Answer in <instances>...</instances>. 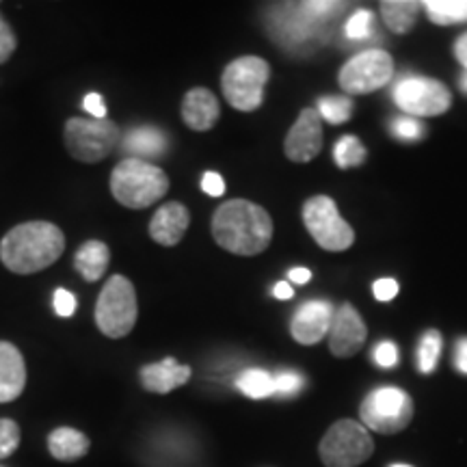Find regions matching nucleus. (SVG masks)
<instances>
[{
    "mask_svg": "<svg viewBox=\"0 0 467 467\" xmlns=\"http://www.w3.org/2000/svg\"><path fill=\"white\" fill-rule=\"evenodd\" d=\"M191 225V213L184 203L169 202L154 213L150 221L151 241L162 244V247H173L184 238Z\"/></svg>",
    "mask_w": 467,
    "mask_h": 467,
    "instance_id": "dca6fc26",
    "label": "nucleus"
},
{
    "mask_svg": "<svg viewBox=\"0 0 467 467\" xmlns=\"http://www.w3.org/2000/svg\"><path fill=\"white\" fill-rule=\"evenodd\" d=\"M394 100L405 113L418 117L441 115L452 104L446 85L433 78H420V76L402 78L394 89Z\"/></svg>",
    "mask_w": 467,
    "mask_h": 467,
    "instance_id": "9b49d317",
    "label": "nucleus"
},
{
    "mask_svg": "<svg viewBox=\"0 0 467 467\" xmlns=\"http://www.w3.org/2000/svg\"><path fill=\"white\" fill-rule=\"evenodd\" d=\"M87 113H91L93 119H107V104H104L100 93H89L83 100Z\"/></svg>",
    "mask_w": 467,
    "mask_h": 467,
    "instance_id": "e433bc0d",
    "label": "nucleus"
},
{
    "mask_svg": "<svg viewBox=\"0 0 467 467\" xmlns=\"http://www.w3.org/2000/svg\"><path fill=\"white\" fill-rule=\"evenodd\" d=\"M424 9L440 26L467 20V0H429L424 3Z\"/></svg>",
    "mask_w": 467,
    "mask_h": 467,
    "instance_id": "393cba45",
    "label": "nucleus"
},
{
    "mask_svg": "<svg viewBox=\"0 0 467 467\" xmlns=\"http://www.w3.org/2000/svg\"><path fill=\"white\" fill-rule=\"evenodd\" d=\"M375 361L381 368H394L399 364V348L394 342H381L375 348Z\"/></svg>",
    "mask_w": 467,
    "mask_h": 467,
    "instance_id": "72a5a7b5",
    "label": "nucleus"
},
{
    "mask_svg": "<svg viewBox=\"0 0 467 467\" xmlns=\"http://www.w3.org/2000/svg\"><path fill=\"white\" fill-rule=\"evenodd\" d=\"M26 385V364L11 342L0 340V402L20 399Z\"/></svg>",
    "mask_w": 467,
    "mask_h": 467,
    "instance_id": "f3484780",
    "label": "nucleus"
},
{
    "mask_svg": "<svg viewBox=\"0 0 467 467\" xmlns=\"http://www.w3.org/2000/svg\"><path fill=\"white\" fill-rule=\"evenodd\" d=\"M20 446V426L14 420H0V459H7Z\"/></svg>",
    "mask_w": 467,
    "mask_h": 467,
    "instance_id": "c85d7f7f",
    "label": "nucleus"
},
{
    "mask_svg": "<svg viewBox=\"0 0 467 467\" xmlns=\"http://www.w3.org/2000/svg\"><path fill=\"white\" fill-rule=\"evenodd\" d=\"M110 262V249L102 241H87L80 244L74 255L76 271L83 275L87 282H98L107 273Z\"/></svg>",
    "mask_w": 467,
    "mask_h": 467,
    "instance_id": "aec40b11",
    "label": "nucleus"
},
{
    "mask_svg": "<svg viewBox=\"0 0 467 467\" xmlns=\"http://www.w3.org/2000/svg\"><path fill=\"white\" fill-rule=\"evenodd\" d=\"M48 451L57 461L83 459L89 452V437L69 426H61L50 433Z\"/></svg>",
    "mask_w": 467,
    "mask_h": 467,
    "instance_id": "4be33fe9",
    "label": "nucleus"
},
{
    "mask_svg": "<svg viewBox=\"0 0 467 467\" xmlns=\"http://www.w3.org/2000/svg\"><path fill=\"white\" fill-rule=\"evenodd\" d=\"M372 290H375L377 301H392L399 295V282H394V279H379Z\"/></svg>",
    "mask_w": 467,
    "mask_h": 467,
    "instance_id": "4c0bfd02",
    "label": "nucleus"
},
{
    "mask_svg": "<svg viewBox=\"0 0 467 467\" xmlns=\"http://www.w3.org/2000/svg\"><path fill=\"white\" fill-rule=\"evenodd\" d=\"M334 159L337 162V167H342V169L358 167L366 159V150H364V145L359 143L358 137H342L340 141L336 143Z\"/></svg>",
    "mask_w": 467,
    "mask_h": 467,
    "instance_id": "cd10ccee",
    "label": "nucleus"
},
{
    "mask_svg": "<svg viewBox=\"0 0 467 467\" xmlns=\"http://www.w3.org/2000/svg\"><path fill=\"white\" fill-rule=\"evenodd\" d=\"M348 39L358 42V39H368L372 35V14L366 9H359L358 14L347 22V28H344Z\"/></svg>",
    "mask_w": 467,
    "mask_h": 467,
    "instance_id": "c756f323",
    "label": "nucleus"
},
{
    "mask_svg": "<svg viewBox=\"0 0 467 467\" xmlns=\"http://www.w3.org/2000/svg\"><path fill=\"white\" fill-rule=\"evenodd\" d=\"M236 388L254 400L268 399V396L275 394V377L268 375L266 370H260V368H254V370L243 372V375L238 377Z\"/></svg>",
    "mask_w": 467,
    "mask_h": 467,
    "instance_id": "b1692460",
    "label": "nucleus"
},
{
    "mask_svg": "<svg viewBox=\"0 0 467 467\" xmlns=\"http://www.w3.org/2000/svg\"><path fill=\"white\" fill-rule=\"evenodd\" d=\"M392 467H409V465H392Z\"/></svg>",
    "mask_w": 467,
    "mask_h": 467,
    "instance_id": "c03bdc74",
    "label": "nucleus"
},
{
    "mask_svg": "<svg viewBox=\"0 0 467 467\" xmlns=\"http://www.w3.org/2000/svg\"><path fill=\"white\" fill-rule=\"evenodd\" d=\"M139 318L137 290L124 275L109 277L96 303V325L110 340L126 337Z\"/></svg>",
    "mask_w": 467,
    "mask_h": 467,
    "instance_id": "39448f33",
    "label": "nucleus"
},
{
    "mask_svg": "<svg viewBox=\"0 0 467 467\" xmlns=\"http://www.w3.org/2000/svg\"><path fill=\"white\" fill-rule=\"evenodd\" d=\"M303 221L307 232L327 251H347L355 241L353 227L340 217L331 197L318 195L306 202Z\"/></svg>",
    "mask_w": 467,
    "mask_h": 467,
    "instance_id": "9d476101",
    "label": "nucleus"
},
{
    "mask_svg": "<svg viewBox=\"0 0 467 467\" xmlns=\"http://www.w3.org/2000/svg\"><path fill=\"white\" fill-rule=\"evenodd\" d=\"M454 366L459 368V372L467 375V337H461L457 342V350H454Z\"/></svg>",
    "mask_w": 467,
    "mask_h": 467,
    "instance_id": "58836bf2",
    "label": "nucleus"
},
{
    "mask_svg": "<svg viewBox=\"0 0 467 467\" xmlns=\"http://www.w3.org/2000/svg\"><path fill=\"white\" fill-rule=\"evenodd\" d=\"M16 48H17V39H16L14 28L9 26V22L5 20L3 14H0V66L9 61Z\"/></svg>",
    "mask_w": 467,
    "mask_h": 467,
    "instance_id": "2f4dec72",
    "label": "nucleus"
},
{
    "mask_svg": "<svg viewBox=\"0 0 467 467\" xmlns=\"http://www.w3.org/2000/svg\"><path fill=\"white\" fill-rule=\"evenodd\" d=\"M375 443L364 424L340 420L320 441V459L327 467H358L370 459Z\"/></svg>",
    "mask_w": 467,
    "mask_h": 467,
    "instance_id": "6e6552de",
    "label": "nucleus"
},
{
    "mask_svg": "<svg viewBox=\"0 0 467 467\" xmlns=\"http://www.w3.org/2000/svg\"><path fill=\"white\" fill-rule=\"evenodd\" d=\"M340 3H299L275 11L271 17V35L284 46H309L323 42L329 16L340 11Z\"/></svg>",
    "mask_w": 467,
    "mask_h": 467,
    "instance_id": "20e7f679",
    "label": "nucleus"
},
{
    "mask_svg": "<svg viewBox=\"0 0 467 467\" xmlns=\"http://www.w3.org/2000/svg\"><path fill=\"white\" fill-rule=\"evenodd\" d=\"M169 191V178L161 167L148 161L124 159L110 173V192L121 206L143 210L154 206Z\"/></svg>",
    "mask_w": 467,
    "mask_h": 467,
    "instance_id": "7ed1b4c3",
    "label": "nucleus"
},
{
    "mask_svg": "<svg viewBox=\"0 0 467 467\" xmlns=\"http://www.w3.org/2000/svg\"><path fill=\"white\" fill-rule=\"evenodd\" d=\"M368 336L366 323L361 320L359 312L350 303L340 307L337 317L331 320V353L336 358H353L358 350L364 347Z\"/></svg>",
    "mask_w": 467,
    "mask_h": 467,
    "instance_id": "4468645a",
    "label": "nucleus"
},
{
    "mask_svg": "<svg viewBox=\"0 0 467 467\" xmlns=\"http://www.w3.org/2000/svg\"><path fill=\"white\" fill-rule=\"evenodd\" d=\"M271 76V67L260 57L234 58L225 67L221 87H223L225 100L236 110L251 113L260 109L265 100V85Z\"/></svg>",
    "mask_w": 467,
    "mask_h": 467,
    "instance_id": "423d86ee",
    "label": "nucleus"
},
{
    "mask_svg": "<svg viewBox=\"0 0 467 467\" xmlns=\"http://www.w3.org/2000/svg\"><path fill=\"white\" fill-rule=\"evenodd\" d=\"M202 189L206 191L210 197H221L225 192V180L221 178L219 173L208 171V173H203V178H202Z\"/></svg>",
    "mask_w": 467,
    "mask_h": 467,
    "instance_id": "c9c22d12",
    "label": "nucleus"
},
{
    "mask_svg": "<svg viewBox=\"0 0 467 467\" xmlns=\"http://www.w3.org/2000/svg\"><path fill=\"white\" fill-rule=\"evenodd\" d=\"M55 312L63 318L72 317V314L76 312V296L72 295V292L66 288H58L55 292Z\"/></svg>",
    "mask_w": 467,
    "mask_h": 467,
    "instance_id": "f704fd0d",
    "label": "nucleus"
},
{
    "mask_svg": "<svg viewBox=\"0 0 467 467\" xmlns=\"http://www.w3.org/2000/svg\"><path fill=\"white\" fill-rule=\"evenodd\" d=\"M273 295H275L277 299H292V296H295V290H292V285L288 282H279L275 284V288H273Z\"/></svg>",
    "mask_w": 467,
    "mask_h": 467,
    "instance_id": "79ce46f5",
    "label": "nucleus"
},
{
    "mask_svg": "<svg viewBox=\"0 0 467 467\" xmlns=\"http://www.w3.org/2000/svg\"><path fill=\"white\" fill-rule=\"evenodd\" d=\"M461 89H463V91L467 93V74L463 76V78H461Z\"/></svg>",
    "mask_w": 467,
    "mask_h": 467,
    "instance_id": "37998d69",
    "label": "nucleus"
},
{
    "mask_svg": "<svg viewBox=\"0 0 467 467\" xmlns=\"http://www.w3.org/2000/svg\"><path fill=\"white\" fill-rule=\"evenodd\" d=\"M454 55H457L461 66L467 69V33L461 35V37L457 39V44H454Z\"/></svg>",
    "mask_w": 467,
    "mask_h": 467,
    "instance_id": "ea45409f",
    "label": "nucleus"
},
{
    "mask_svg": "<svg viewBox=\"0 0 467 467\" xmlns=\"http://www.w3.org/2000/svg\"><path fill=\"white\" fill-rule=\"evenodd\" d=\"M66 236L50 221H26L5 234L0 260L16 275H33L61 258Z\"/></svg>",
    "mask_w": 467,
    "mask_h": 467,
    "instance_id": "f257e3e1",
    "label": "nucleus"
},
{
    "mask_svg": "<svg viewBox=\"0 0 467 467\" xmlns=\"http://www.w3.org/2000/svg\"><path fill=\"white\" fill-rule=\"evenodd\" d=\"M413 418V402L399 388H379L361 402V420L368 429L381 435L405 431Z\"/></svg>",
    "mask_w": 467,
    "mask_h": 467,
    "instance_id": "1a4fd4ad",
    "label": "nucleus"
},
{
    "mask_svg": "<svg viewBox=\"0 0 467 467\" xmlns=\"http://www.w3.org/2000/svg\"><path fill=\"white\" fill-rule=\"evenodd\" d=\"M394 74V61L383 50H366L353 57L340 72V87L350 96L370 93L389 83Z\"/></svg>",
    "mask_w": 467,
    "mask_h": 467,
    "instance_id": "f8f14e48",
    "label": "nucleus"
},
{
    "mask_svg": "<svg viewBox=\"0 0 467 467\" xmlns=\"http://www.w3.org/2000/svg\"><path fill=\"white\" fill-rule=\"evenodd\" d=\"M288 277H290V282H295V284H307L309 279H312V273H309V268L296 266L288 273Z\"/></svg>",
    "mask_w": 467,
    "mask_h": 467,
    "instance_id": "a19ab883",
    "label": "nucleus"
},
{
    "mask_svg": "<svg viewBox=\"0 0 467 467\" xmlns=\"http://www.w3.org/2000/svg\"><path fill=\"white\" fill-rule=\"evenodd\" d=\"M119 143V128L115 121L93 119V117H72L66 124V148L76 161L100 162L113 154Z\"/></svg>",
    "mask_w": 467,
    "mask_h": 467,
    "instance_id": "0eeeda50",
    "label": "nucleus"
},
{
    "mask_svg": "<svg viewBox=\"0 0 467 467\" xmlns=\"http://www.w3.org/2000/svg\"><path fill=\"white\" fill-rule=\"evenodd\" d=\"M392 132L399 139H405V141H416L424 134V126L413 117H396L392 121Z\"/></svg>",
    "mask_w": 467,
    "mask_h": 467,
    "instance_id": "7c9ffc66",
    "label": "nucleus"
},
{
    "mask_svg": "<svg viewBox=\"0 0 467 467\" xmlns=\"http://www.w3.org/2000/svg\"><path fill=\"white\" fill-rule=\"evenodd\" d=\"M221 109L219 100L213 91L202 89H191L182 100V119L184 124L195 132H206L219 121Z\"/></svg>",
    "mask_w": 467,
    "mask_h": 467,
    "instance_id": "a211bd4d",
    "label": "nucleus"
},
{
    "mask_svg": "<svg viewBox=\"0 0 467 467\" xmlns=\"http://www.w3.org/2000/svg\"><path fill=\"white\" fill-rule=\"evenodd\" d=\"M353 102L347 96H325L318 100L320 119H327L329 124H344L350 119Z\"/></svg>",
    "mask_w": 467,
    "mask_h": 467,
    "instance_id": "a878e982",
    "label": "nucleus"
},
{
    "mask_svg": "<svg viewBox=\"0 0 467 467\" xmlns=\"http://www.w3.org/2000/svg\"><path fill=\"white\" fill-rule=\"evenodd\" d=\"M191 379V368L180 366L173 358L162 359L161 364L141 368V383L148 392L169 394Z\"/></svg>",
    "mask_w": 467,
    "mask_h": 467,
    "instance_id": "6ab92c4d",
    "label": "nucleus"
},
{
    "mask_svg": "<svg viewBox=\"0 0 467 467\" xmlns=\"http://www.w3.org/2000/svg\"><path fill=\"white\" fill-rule=\"evenodd\" d=\"M440 355H441V334L440 331H426L422 342H420V348H418L420 372L431 375V372L437 368Z\"/></svg>",
    "mask_w": 467,
    "mask_h": 467,
    "instance_id": "bb28decb",
    "label": "nucleus"
},
{
    "mask_svg": "<svg viewBox=\"0 0 467 467\" xmlns=\"http://www.w3.org/2000/svg\"><path fill=\"white\" fill-rule=\"evenodd\" d=\"M213 236L234 255H258L273 241V221L258 203L230 200L214 213Z\"/></svg>",
    "mask_w": 467,
    "mask_h": 467,
    "instance_id": "f03ea898",
    "label": "nucleus"
},
{
    "mask_svg": "<svg viewBox=\"0 0 467 467\" xmlns=\"http://www.w3.org/2000/svg\"><path fill=\"white\" fill-rule=\"evenodd\" d=\"M167 137L165 132H161L159 128H137L124 139V150L126 154H130L128 159H156L162 156L167 150Z\"/></svg>",
    "mask_w": 467,
    "mask_h": 467,
    "instance_id": "412c9836",
    "label": "nucleus"
},
{
    "mask_svg": "<svg viewBox=\"0 0 467 467\" xmlns=\"http://www.w3.org/2000/svg\"><path fill=\"white\" fill-rule=\"evenodd\" d=\"M331 325V306L327 301H309L292 317L290 334L299 344H318Z\"/></svg>",
    "mask_w": 467,
    "mask_h": 467,
    "instance_id": "2eb2a0df",
    "label": "nucleus"
},
{
    "mask_svg": "<svg viewBox=\"0 0 467 467\" xmlns=\"http://www.w3.org/2000/svg\"><path fill=\"white\" fill-rule=\"evenodd\" d=\"M418 9L420 5L411 3V0H385V3H381V16L385 25L399 35L409 33L416 26Z\"/></svg>",
    "mask_w": 467,
    "mask_h": 467,
    "instance_id": "5701e85b",
    "label": "nucleus"
},
{
    "mask_svg": "<svg viewBox=\"0 0 467 467\" xmlns=\"http://www.w3.org/2000/svg\"><path fill=\"white\" fill-rule=\"evenodd\" d=\"M303 385H306V379H303L299 372H282V375L275 377V394H282V396L299 394Z\"/></svg>",
    "mask_w": 467,
    "mask_h": 467,
    "instance_id": "473e14b6",
    "label": "nucleus"
},
{
    "mask_svg": "<svg viewBox=\"0 0 467 467\" xmlns=\"http://www.w3.org/2000/svg\"><path fill=\"white\" fill-rule=\"evenodd\" d=\"M284 150L292 162H309L317 159L323 150V119H320L318 110H301L299 119L295 121L285 137Z\"/></svg>",
    "mask_w": 467,
    "mask_h": 467,
    "instance_id": "ddd939ff",
    "label": "nucleus"
}]
</instances>
